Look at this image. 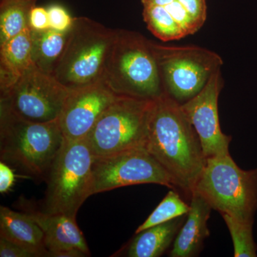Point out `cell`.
<instances>
[{"label": "cell", "instance_id": "4fadbf2b", "mask_svg": "<svg viewBox=\"0 0 257 257\" xmlns=\"http://www.w3.org/2000/svg\"><path fill=\"white\" fill-rule=\"evenodd\" d=\"M28 213L43 231L48 256L84 257L90 255L76 218L64 214H45L41 211L30 210Z\"/></svg>", "mask_w": 257, "mask_h": 257}, {"label": "cell", "instance_id": "7c38bea8", "mask_svg": "<svg viewBox=\"0 0 257 257\" xmlns=\"http://www.w3.org/2000/svg\"><path fill=\"white\" fill-rule=\"evenodd\" d=\"M116 96L102 81L69 91L59 117L64 140L77 141L87 138Z\"/></svg>", "mask_w": 257, "mask_h": 257}, {"label": "cell", "instance_id": "5bb4252c", "mask_svg": "<svg viewBox=\"0 0 257 257\" xmlns=\"http://www.w3.org/2000/svg\"><path fill=\"white\" fill-rule=\"evenodd\" d=\"M190 209L174 241L170 257L197 256L210 235L208 221L212 208L195 190L191 196Z\"/></svg>", "mask_w": 257, "mask_h": 257}, {"label": "cell", "instance_id": "52a82bcc", "mask_svg": "<svg viewBox=\"0 0 257 257\" xmlns=\"http://www.w3.org/2000/svg\"><path fill=\"white\" fill-rule=\"evenodd\" d=\"M152 47L164 91L180 104L199 94L223 64L220 56L202 47L164 46L155 42Z\"/></svg>", "mask_w": 257, "mask_h": 257}, {"label": "cell", "instance_id": "d6986e66", "mask_svg": "<svg viewBox=\"0 0 257 257\" xmlns=\"http://www.w3.org/2000/svg\"><path fill=\"white\" fill-rule=\"evenodd\" d=\"M35 5L30 0H0V45L30 26V11Z\"/></svg>", "mask_w": 257, "mask_h": 257}, {"label": "cell", "instance_id": "603a6c76", "mask_svg": "<svg viewBox=\"0 0 257 257\" xmlns=\"http://www.w3.org/2000/svg\"><path fill=\"white\" fill-rule=\"evenodd\" d=\"M193 20L202 28L207 19L206 0H178Z\"/></svg>", "mask_w": 257, "mask_h": 257}, {"label": "cell", "instance_id": "2e32d148", "mask_svg": "<svg viewBox=\"0 0 257 257\" xmlns=\"http://www.w3.org/2000/svg\"><path fill=\"white\" fill-rule=\"evenodd\" d=\"M0 236L31 250L38 256H48L41 228L26 213L0 207Z\"/></svg>", "mask_w": 257, "mask_h": 257}, {"label": "cell", "instance_id": "30bf717a", "mask_svg": "<svg viewBox=\"0 0 257 257\" xmlns=\"http://www.w3.org/2000/svg\"><path fill=\"white\" fill-rule=\"evenodd\" d=\"M92 173L94 194L143 184L177 190L170 175L144 147L93 157Z\"/></svg>", "mask_w": 257, "mask_h": 257}, {"label": "cell", "instance_id": "7a4b0ae2", "mask_svg": "<svg viewBox=\"0 0 257 257\" xmlns=\"http://www.w3.org/2000/svg\"><path fill=\"white\" fill-rule=\"evenodd\" d=\"M64 138L59 119L34 122L0 107V157L27 175L45 181Z\"/></svg>", "mask_w": 257, "mask_h": 257}, {"label": "cell", "instance_id": "4316f807", "mask_svg": "<svg viewBox=\"0 0 257 257\" xmlns=\"http://www.w3.org/2000/svg\"><path fill=\"white\" fill-rule=\"evenodd\" d=\"M175 0H142V4L144 5H157V6H165L170 4Z\"/></svg>", "mask_w": 257, "mask_h": 257}, {"label": "cell", "instance_id": "d4e9b609", "mask_svg": "<svg viewBox=\"0 0 257 257\" xmlns=\"http://www.w3.org/2000/svg\"><path fill=\"white\" fill-rule=\"evenodd\" d=\"M29 25L35 31H43L50 29V18L47 9L35 5L30 11Z\"/></svg>", "mask_w": 257, "mask_h": 257}, {"label": "cell", "instance_id": "8fae6325", "mask_svg": "<svg viewBox=\"0 0 257 257\" xmlns=\"http://www.w3.org/2000/svg\"><path fill=\"white\" fill-rule=\"evenodd\" d=\"M223 87L221 69L211 75L199 94L181 104L182 110L197 132L206 158L230 155L231 136L221 130L218 100Z\"/></svg>", "mask_w": 257, "mask_h": 257}, {"label": "cell", "instance_id": "44dd1931", "mask_svg": "<svg viewBox=\"0 0 257 257\" xmlns=\"http://www.w3.org/2000/svg\"><path fill=\"white\" fill-rule=\"evenodd\" d=\"M232 239L234 256L256 257L257 246L253 236V222H245L232 216L221 215Z\"/></svg>", "mask_w": 257, "mask_h": 257}, {"label": "cell", "instance_id": "5b68a950", "mask_svg": "<svg viewBox=\"0 0 257 257\" xmlns=\"http://www.w3.org/2000/svg\"><path fill=\"white\" fill-rule=\"evenodd\" d=\"M93 155L87 138L64 140L45 181L41 211L77 219L79 209L93 192Z\"/></svg>", "mask_w": 257, "mask_h": 257}, {"label": "cell", "instance_id": "cb8c5ba5", "mask_svg": "<svg viewBox=\"0 0 257 257\" xmlns=\"http://www.w3.org/2000/svg\"><path fill=\"white\" fill-rule=\"evenodd\" d=\"M0 256L1 257H39L28 248L12 242L0 236Z\"/></svg>", "mask_w": 257, "mask_h": 257}, {"label": "cell", "instance_id": "9a60e30c", "mask_svg": "<svg viewBox=\"0 0 257 257\" xmlns=\"http://www.w3.org/2000/svg\"><path fill=\"white\" fill-rule=\"evenodd\" d=\"M32 45L30 26L0 45V92L11 87L33 65Z\"/></svg>", "mask_w": 257, "mask_h": 257}, {"label": "cell", "instance_id": "83f0119b", "mask_svg": "<svg viewBox=\"0 0 257 257\" xmlns=\"http://www.w3.org/2000/svg\"><path fill=\"white\" fill-rule=\"evenodd\" d=\"M30 1H32V2H33V3H37V0H30Z\"/></svg>", "mask_w": 257, "mask_h": 257}, {"label": "cell", "instance_id": "8992f818", "mask_svg": "<svg viewBox=\"0 0 257 257\" xmlns=\"http://www.w3.org/2000/svg\"><path fill=\"white\" fill-rule=\"evenodd\" d=\"M194 190L212 209L253 222L257 209V168H240L231 155L207 159Z\"/></svg>", "mask_w": 257, "mask_h": 257}, {"label": "cell", "instance_id": "7402d4cb", "mask_svg": "<svg viewBox=\"0 0 257 257\" xmlns=\"http://www.w3.org/2000/svg\"><path fill=\"white\" fill-rule=\"evenodd\" d=\"M50 28L55 31L67 32L73 25L74 18L61 5H52L47 8Z\"/></svg>", "mask_w": 257, "mask_h": 257}, {"label": "cell", "instance_id": "484cf974", "mask_svg": "<svg viewBox=\"0 0 257 257\" xmlns=\"http://www.w3.org/2000/svg\"><path fill=\"white\" fill-rule=\"evenodd\" d=\"M15 175L8 164L0 162V192L5 194L9 192L14 186Z\"/></svg>", "mask_w": 257, "mask_h": 257}, {"label": "cell", "instance_id": "3957f363", "mask_svg": "<svg viewBox=\"0 0 257 257\" xmlns=\"http://www.w3.org/2000/svg\"><path fill=\"white\" fill-rule=\"evenodd\" d=\"M102 82L117 96H160L164 89L152 42L138 32L116 30Z\"/></svg>", "mask_w": 257, "mask_h": 257}, {"label": "cell", "instance_id": "9c48e42d", "mask_svg": "<svg viewBox=\"0 0 257 257\" xmlns=\"http://www.w3.org/2000/svg\"><path fill=\"white\" fill-rule=\"evenodd\" d=\"M69 89L35 64L0 94V107L34 122L59 119Z\"/></svg>", "mask_w": 257, "mask_h": 257}, {"label": "cell", "instance_id": "277c9868", "mask_svg": "<svg viewBox=\"0 0 257 257\" xmlns=\"http://www.w3.org/2000/svg\"><path fill=\"white\" fill-rule=\"evenodd\" d=\"M116 35V30L91 19L74 18L52 75L69 90L101 82Z\"/></svg>", "mask_w": 257, "mask_h": 257}, {"label": "cell", "instance_id": "ba28073f", "mask_svg": "<svg viewBox=\"0 0 257 257\" xmlns=\"http://www.w3.org/2000/svg\"><path fill=\"white\" fill-rule=\"evenodd\" d=\"M152 101L116 96L87 136L94 157L144 147Z\"/></svg>", "mask_w": 257, "mask_h": 257}, {"label": "cell", "instance_id": "e0dca14e", "mask_svg": "<svg viewBox=\"0 0 257 257\" xmlns=\"http://www.w3.org/2000/svg\"><path fill=\"white\" fill-rule=\"evenodd\" d=\"M187 214L152 226L136 234L126 248L128 257H159L170 247Z\"/></svg>", "mask_w": 257, "mask_h": 257}, {"label": "cell", "instance_id": "6da1fadb", "mask_svg": "<svg viewBox=\"0 0 257 257\" xmlns=\"http://www.w3.org/2000/svg\"><path fill=\"white\" fill-rule=\"evenodd\" d=\"M144 147L170 175L177 190L191 198L207 158L181 104L165 91L152 101Z\"/></svg>", "mask_w": 257, "mask_h": 257}, {"label": "cell", "instance_id": "ffe728a7", "mask_svg": "<svg viewBox=\"0 0 257 257\" xmlns=\"http://www.w3.org/2000/svg\"><path fill=\"white\" fill-rule=\"evenodd\" d=\"M189 209L190 205L184 202L177 190L171 189L146 220L137 229L135 234H138L152 226L186 215L188 214Z\"/></svg>", "mask_w": 257, "mask_h": 257}, {"label": "cell", "instance_id": "ac0fdd59", "mask_svg": "<svg viewBox=\"0 0 257 257\" xmlns=\"http://www.w3.org/2000/svg\"><path fill=\"white\" fill-rule=\"evenodd\" d=\"M69 32H57L51 28L43 31L32 30V61L37 68L52 75L63 54Z\"/></svg>", "mask_w": 257, "mask_h": 257}]
</instances>
